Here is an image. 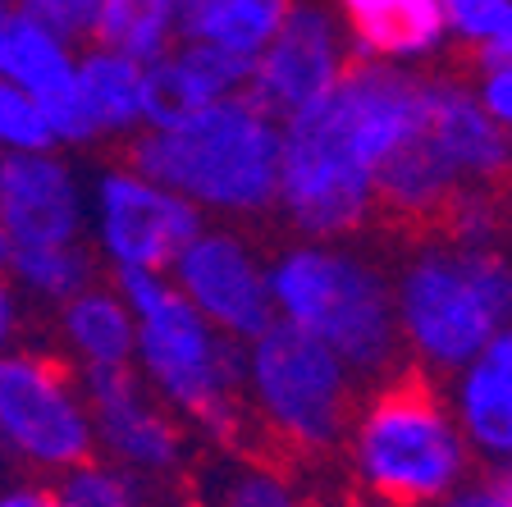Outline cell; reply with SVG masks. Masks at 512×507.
<instances>
[{"instance_id":"obj_10","label":"cell","mask_w":512,"mask_h":507,"mask_svg":"<svg viewBox=\"0 0 512 507\" xmlns=\"http://www.w3.org/2000/svg\"><path fill=\"white\" fill-rule=\"evenodd\" d=\"M174 288L197 316L243 348L247 338L275 325L270 302V261L243 233V224L206 220L170 265Z\"/></svg>"},{"instance_id":"obj_27","label":"cell","mask_w":512,"mask_h":507,"mask_svg":"<svg viewBox=\"0 0 512 507\" xmlns=\"http://www.w3.org/2000/svg\"><path fill=\"white\" fill-rule=\"evenodd\" d=\"M14 151H60V147H55L46 110L23 87L0 78V156H14Z\"/></svg>"},{"instance_id":"obj_33","label":"cell","mask_w":512,"mask_h":507,"mask_svg":"<svg viewBox=\"0 0 512 507\" xmlns=\"http://www.w3.org/2000/svg\"><path fill=\"white\" fill-rule=\"evenodd\" d=\"M197 5H202V0H179V10H183V19H188L192 10H197Z\"/></svg>"},{"instance_id":"obj_29","label":"cell","mask_w":512,"mask_h":507,"mask_svg":"<svg viewBox=\"0 0 512 507\" xmlns=\"http://www.w3.org/2000/svg\"><path fill=\"white\" fill-rule=\"evenodd\" d=\"M476 106L512 133V55H499V60H476V74L467 78Z\"/></svg>"},{"instance_id":"obj_15","label":"cell","mask_w":512,"mask_h":507,"mask_svg":"<svg viewBox=\"0 0 512 507\" xmlns=\"http://www.w3.org/2000/svg\"><path fill=\"white\" fill-rule=\"evenodd\" d=\"M426 138L458 188H503L512 179V133L476 106L467 78L439 74L426 83Z\"/></svg>"},{"instance_id":"obj_12","label":"cell","mask_w":512,"mask_h":507,"mask_svg":"<svg viewBox=\"0 0 512 507\" xmlns=\"http://www.w3.org/2000/svg\"><path fill=\"white\" fill-rule=\"evenodd\" d=\"M83 389L87 412H92L96 457L160 480V485H174L192 466V430L133 370L96 375V380H83Z\"/></svg>"},{"instance_id":"obj_30","label":"cell","mask_w":512,"mask_h":507,"mask_svg":"<svg viewBox=\"0 0 512 507\" xmlns=\"http://www.w3.org/2000/svg\"><path fill=\"white\" fill-rule=\"evenodd\" d=\"M28 302H23V293L10 284V275L0 270V352H10L23 343V334H28Z\"/></svg>"},{"instance_id":"obj_1","label":"cell","mask_w":512,"mask_h":507,"mask_svg":"<svg viewBox=\"0 0 512 507\" xmlns=\"http://www.w3.org/2000/svg\"><path fill=\"white\" fill-rule=\"evenodd\" d=\"M430 74L352 60L325 101L279 124L275 211L298 238H357L380 215L375 174L426 124Z\"/></svg>"},{"instance_id":"obj_35","label":"cell","mask_w":512,"mask_h":507,"mask_svg":"<svg viewBox=\"0 0 512 507\" xmlns=\"http://www.w3.org/2000/svg\"><path fill=\"white\" fill-rule=\"evenodd\" d=\"M0 261H5V238H0Z\"/></svg>"},{"instance_id":"obj_17","label":"cell","mask_w":512,"mask_h":507,"mask_svg":"<svg viewBox=\"0 0 512 507\" xmlns=\"http://www.w3.org/2000/svg\"><path fill=\"white\" fill-rule=\"evenodd\" d=\"M74 64L78 46L55 37L19 5H0V78L37 101L51 119L55 147H69V119H74Z\"/></svg>"},{"instance_id":"obj_32","label":"cell","mask_w":512,"mask_h":507,"mask_svg":"<svg viewBox=\"0 0 512 507\" xmlns=\"http://www.w3.org/2000/svg\"><path fill=\"white\" fill-rule=\"evenodd\" d=\"M0 507H69L64 494L55 489V480H32L19 476L10 485H0Z\"/></svg>"},{"instance_id":"obj_20","label":"cell","mask_w":512,"mask_h":507,"mask_svg":"<svg viewBox=\"0 0 512 507\" xmlns=\"http://www.w3.org/2000/svg\"><path fill=\"white\" fill-rule=\"evenodd\" d=\"M147 92H151V124H165V119H179L188 110H202L247 92V64L179 37L160 60L147 64Z\"/></svg>"},{"instance_id":"obj_4","label":"cell","mask_w":512,"mask_h":507,"mask_svg":"<svg viewBox=\"0 0 512 507\" xmlns=\"http://www.w3.org/2000/svg\"><path fill=\"white\" fill-rule=\"evenodd\" d=\"M339 448L375 507H439L476 466L448 398L416 370L384 375L357 398Z\"/></svg>"},{"instance_id":"obj_31","label":"cell","mask_w":512,"mask_h":507,"mask_svg":"<svg viewBox=\"0 0 512 507\" xmlns=\"http://www.w3.org/2000/svg\"><path fill=\"white\" fill-rule=\"evenodd\" d=\"M439 507H512V485L503 480V471H490L480 480H467L458 494H448Z\"/></svg>"},{"instance_id":"obj_11","label":"cell","mask_w":512,"mask_h":507,"mask_svg":"<svg viewBox=\"0 0 512 507\" xmlns=\"http://www.w3.org/2000/svg\"><path fill=\"white\" fill-rule=\"evenodd\" d=\"M352 60L357 55H352L339 14L320 0H298L284 28L247 69V96L284 124V119L311 110L316 101H325Z\"/></svg>"},{"instance_id":"obj_22","label":"cell","mask_w":512,"mask_h":507,"mask_svg":"<svg viewBox=\"0 0 512 507\" xmlns=\"http://www.w3.org/2000/svg\"><path fill=\"white\" fill-rule=\"evenodd\" d=\"M0 270L10 275V284L23 293L28 307L55 311L64 297H74L92 279H101L92 247L87 243H55V247H10Z\"/></svg>"},{"instance_id":"obj_26","label":"cell","mask_w":512,"mask_h":507,"mask_svg":"<svg viewBox=\"0 0 512 507\" xmlns=\"http://www.w3.org/2000/svg\"><path fill=\"white\" fill-rule=\"evenodd\" d=\"M448 42L471 60L512 55V0H439Z\"/></svg>"},{"instance_id":"obj_23","label":"cell","mask_w":512,"mask_h":507,"mask_svg":"<svg viewBox=\"0 0 512 507\" xmlns=\"http://www.w3.org/2000/svg\"><path fill=\"white\" fill-rule=\"evenodd\" d=\"M197 507H311L298 480L284 476L275 462L261 457H220L206 466L192 489Z\"/></svg>"},{"instance_id":"obj_25","label":"cell","mask_w":512,"mask_h":507,"mask_svg":"<svg viewBox=\"0 0 512 507\" xmlns=\"http://www.w3.org/2000/svg\"><path fill=\"white\" fill-rule=\"evenodd\" d=\"M55 489L64 494L69 507H170V494L160 480H147L138 471H124V466L106 462V457H87V462L69 466Z\"/></svg>"},{"instance_id":"obj_16","label":"cell","mask_w":512,"mask_h":507,"mask_svg":"<svg viewBox=\"0 0 512 507\" xmlns=\"http://www.w3.org/2000/svg\"><path fill=\"white\" fill-rule=\"evenodd\" d=\"M448 412L458 421L471 457L490 471L512 466V325L448 375Z\"/></svg>"},{"instance_id":"obj_9","label":"cell","mask_w":512,"mask_h":507,"mask_svg":"<svg viewBox=\"0 0 512 507\" xmlns=\"http://www.w3.org/2000/svg\"><path fill=\"white\" fill-rule=\"evenodd\" d=\"M202 224L179 192L142 174L128 156L87 174V247L110 279L170 275L174 256Z\"/></svg>"},{"instance_id":"obj_6","label":"cell","mask_w":512,"mask_h":507,"mask_svg":"<svg viewBox=\"0 0 512 507\" xmlns=\"http://www.w3.org/2000/svg\"><path fill=\"white\" fill-rule=\"evenodd\" d=\"M133 307V375L197 439L238 448L247 439L238 393V343L211 329L165 275L115 279Z\"/></svg>"},{"instance_id":"obj_28","label":"cell","mask_w":512,"mask_h":507,"mask_svg":"<svg viewBox=\"0 0 512 507\" xmlns=\"http://www.w3.org/2000/svg\"><path fill=\"white\" fill-rule=\"evenodd\" d=\"M19 10H28L37 23L64 37L74 46H87L96 32V14H101V0H14Z\"/></svg>"},{"instance_id":"obj_18","label":"cell","mask_w":512,"mask_h":507,"mask_svg":"<svg viewBox=\"0 0 512 507\" xmlns=\"http://www.w3.org/2000/svg\"><path fill=\"white\" fill-rule=\"evenodd\" d=\"M55 316V357L78 380L133 370V307L115 279H92L74 297H64Z\"/></svg>"},{"instance_id":"obj_21","label":"cell","mask_w":512,"mask_h":507,"mask_svg":"<svg viewBox=\"0 0 512 507\" xmlns=\"http://www.w3.org/2000/svg\"><path fill=\"white\" fill-rule=\"evenodd\" d=\"M298 0H202L197 10L183 19V37L202 42L211 51H224L229 60L247 64L270 46L284 19L293 14Z\"/></svg>"},{"instance_id":"obj_5","label":"cell","mask_w":512,"mask_h":507,"mask_svg":"<svg viewBox=\"0 0 512 507\" xmlns=\"http://www.w3.org/2000/svg\"><path fill=\"white\" fill-rule=\"evenodd\" d=\"M275 320L330 348L357 380L398 366L394 279L352 238H293L270 256Z\"/></svg>"},{"instance_id":"obj_2","label":"cell","mask_w":512,"mask_h":507,"mask_svg":"<svg viewBox=\"0 0 512 507\" xmlns=\"http://www.w3.org/2000/svg\"><path fill=\"white\" fill-rule=\"evenodd\" d=\"M128 160L179 192L202 220L252 224L275 211L279 188V119L247 92L142 128Z\"/></svg>"},{"instance_id":"obj_34","label":"cell","mask_w":512,"mask_h":507,"mask_svg":"<svg viewBox=\"0 0 512 507\" xmlns=\"http://www.w3.org/2000/svg\"><path fill=\"white\" fill-rule=\"evenodd\" d=\"M499 471H503V480H508V485H512V466H499Z\"/></svg>"},{"instance_id":"obj_14","label":"cell","mask_w":512,"mask_h":507,"mask_svg":"<svg viewBox=\"0 0 512 507\" xmlns=\"http://www.w3.org/2000/svg\"><path fill=\"white\" fill-rule=\"evenodd\" d=\"M151 124L147 64L119 55L110 46L87 42L74 64V119L69 147H101V142H133Z\"/></svg>"},{"instance_id":"obj_8","label":"cell","mask_w":512,"mask_h":507,"mask_svg":"<svg viewBox=\"0 0 512 507\" xmlns=\"http://www.w3.org/2000/svg\"><path fill=\"white\" fill-rule=\"evenodd\" d=\"M92 453V412L74 370L28 343L0 352V466L32 480H60Z\"/></svg>"},{"instance_id":"obj_13","label":"cell","mask_w":512,"mask_h":507,"mask_svg":"<svg viewBox=\"0 0 512 507\" xmlns=\"http://www.w3.org/2000/svg\"><path fill=\"white\" fill-rule=\"evenodd\" d=\"M0 238L5 252L87 243V174L69 151L0 156Z\"/></svg>"},{"instance_id":"obj_36","label":"cell","mask_w":512,"mask_h":507,"mask_svg":"<svg viewBox=\"0 0 512 507\" xmlns=\"http://www.w3.org/2000/svg\"><path fill=\"white\" fill-rule=\"evenodd\" d=\"M0 5H10V0H0Z\"/></svg>"},{"instance_id":"obj_24","label":"cell","mask_w":512,"mask_h":507,"mask_svg":"<svg viewBox=\"0 0 512 507\" xmlns=\"http://www.w3.org/2000/svg\"><path fill=\"white\" fill-rule=\"evenodd\" d=\"M183 37L179 0H101L96 14V46H110L119 55L151 64Z\"/></svg>"},{"instance_id":"obj_19","label":"cell","mask_w":512,"mask_h":507,"mask_svg":"<svg viewBox=\"0 0 512 507\" xmlns=\"http://www.w3.org/2000/svg\"><path fill=\"white\" fill-rule=\"evenodd\" d=\"M357 60L380 64H416L435 60L448 46L439 0H330Z\"/></svg>"},{"instance_id":"obj_7","label":"cell","mask_w":512,"mask_h":507,"mask_svg":"<svg viewBox=\"0 0 512 507\" xmlns=\"http://www.w3.org/2000/svg\"><path fill=\"white\" fill-rule=\"evenodd\" d=\"M238 393L247 430L293 457H325L343 444L362 380L316 338L275 320L238 352Z\"/></svg>"},{"instance_id":"obj_3","label":"cell","mask_w":512,"mask_h":507,"mask_svg":"<svg viewBox=\"0 0 512 507\" xmlns=\"http://www.w3.org/2000/svg\"><path fill=\"white\" fill-rule=\"evenodd\" d=\"M389 279L398 357L416 375L448 380L512 325V252L503 243L471 247L439 233L416 243Z\"/></svg>"}]
</instances>
